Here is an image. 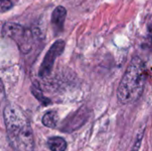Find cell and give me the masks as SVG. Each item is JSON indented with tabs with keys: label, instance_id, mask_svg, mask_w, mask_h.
<instances>
[{
	"label": "cell",
	"instance_id": "cell-1",
	"mask_svg": "<svg viewBox=\"0 0 152 151\" xmlns=\"http://www.w3.org/2000/svg\"><path fill=\"white\" fill-rule=\"evenodd\" d=\"M9 143L14 151H33L34 134L23 111L15 104H7L3 112Z\"/></svg>",
	"mask_w": 152,
	"mask_h": 151
},
{
	"label": "cell",
	"instance_id": "cell-11",
	"mask_svg": "<svg viewBox=\"0 0 152 151\" xmlns=\"http://www.w3.org/2000/svg\"><path fill=\"white\" fill-rule=\"evenodd\" d=\"M142 137H143V133L138 135V137H137V140H136V142H135V144H134V149H133V150L132 151H138L139 148H140V146H141V142H142Z\"/></svg>",
	"mask_w": 152,
	"mask_h": 151
},
{
	"label": "cell",
	"instance_id": "cell-8",
	"mask_svg": "<svg viewBox=\"0 0 152 151\" xmlns=\"http://www.w3.org/2000/svg\"><path fill=\"white\" fill-rule=\"evenodd\" d=\"M59 122L58 114L55 111H47L42 117V123L45 127L48 128H56Z\"/></svg>",
	"mask_w": 152,
	"mask_h": 151
},
{
	"label": "cell",
	"instance_id": "cell-5",
	"mask_svg": "<svg viewBox=\"0 0 152 151\" xmlns=\"http://www.w3.org/2000/svg\"><path fill=\"white\" fill-rule=\"evenodd\" d=\"M89 114L87 113L86 109H81L76 113L70 114L67 120L62 124L61 130L65 132H71L79 128L87 119Z\"/></svg>",
	"mask_w": 152,
	"mask_h": 151
},
{
	"label": "cell",
	"instance_id": "cell-7",
	"mask_svg": "<svg viewBox=\"0 0 152 151\" xmlns=\"http://www.w3.org/2000/svg\"><path fill=\"white\" fill-rule=\"evenodd\" d=\"M47 147L52 151H65L67 150V142L61 137H51L47 141Z\"/></svg>",
	"mask_w": 152,
	"mask_h": 151
},
{
	"label": "cell",
	"instance_id": "cell-6",
	"mask_svg": "<svg viewBox=\"0 0 152 151\" xmlns=\"http://www.w3.org/2000/svg\"><path fill=\"white\" fill-rule=\"evenodd\" d=\"M67 16V10L63 6H57L52 13V26L56 34H60L64 26L65 19Z\"/></svg>",
	"mask_w": 152,
	"mask_h": 151
},
{
	"label": "cell",
	"instance_id": "cell-10",
	"mask_svg": "<svg viewBox=\"0 0 152 151\" xmlns=\"http://www.w3.org/2000/svg\"><path fill=\"white\" fill-rule=\"evenodd\" d=\"M12 7V3L10 0H1V12H4Z\"/></svg>",
	"mask_w": 152,
	"mask_h": 151
},
{
	"label": "cell",
	"instance_id": "cell-2",
	"mask_svg": "<svg viewBox=\"0 0 152 151\" xmlns=\"http://www.w3.org/2000/svg\"><path fill=\"white\" fill-rule=\"evenodd\" d=\"M147 79V69L143 61L134 57L124 73L118 88V100L121 104L136 101L142 94Z\"/></svg>",
	"mask_w": 152,
	"mask_h": 151
},
{
	"label": "cell",
	"instance_id": "cell-3",
	"mask_svg": "<svg viewBox=\"0 0 152 151\" xmlns=\"http://www.w3.org/2000/svg\"><path fill=\"white\" fill-rule=\"evenodd\" d=\"M2 36L13 39L18 44L20 50L27 53L31 50L34 34L28 28L13 22H6L2 28Z\"/></svg>",
	"mask_w": 152,
	"mask_h": 151
},
{
	"label": "cell",
	"instance_id": "cell-9",
	"mask_svg": "<svg viewBox=\"0 0 152 151\" xmlns=\"http://www.w3.org/2000/svg\"><path fill=\"white\" fill-rule=\"evenodd\" d=\"M32 93H33L34 96H35V97L43 104V105H47V104L50 103V101H49L48 99H46L45 97H44V95H43V93H41L40 89L37 88V86H35V85L32 86Z\"/></svg>",
	"mask_w": 152,
	"mask_h": 151
},
{
	"label": "cell",
	"instance_id": "cell-4",
	"mask_svg": "<svg viewBox=\"0 0 152 151\" xmlns=\"http://www.w3.org/2000/svg\"><path fill=\"white\" fill-rule=\"evenodd\" d=\"M64 47L65 42L63 40H57L52 44V46L45 55V58L39 68L38 75L40 77H46L51 74L54 65V61L56 58L62 53Z\"/></svg>",
	"mask_w": 152,
	"mask_h": 151
}]
</instances>
